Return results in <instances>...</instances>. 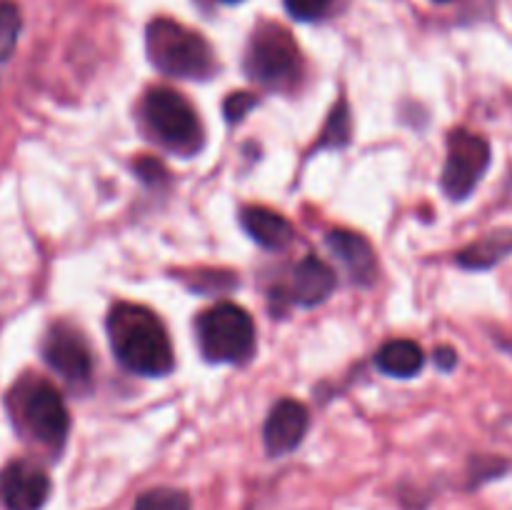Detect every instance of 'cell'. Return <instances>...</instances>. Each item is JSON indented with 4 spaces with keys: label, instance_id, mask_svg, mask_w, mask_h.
<instances>
[{
    "label": "cell",
    "instance_id": "cell-7",
    "mask_svg": "<svg viewBox=\"0 0 512 510\" xmlns=\"http://www.w3.org/2000/svg\"><path fill=\"white\" fill-rule=\"evenodd\" d=\"M493 150L478 133L458 128L448 135V158L443 168V190L450 200H465L473 195L483 175L488 173Z\"/></svg>",
    "mask_w": 512,
    "mask_h": 510
},
{
    "label": "cell",
    "instance_id": "cell-5",
    "mask_svg": "<svg viewBox=\"0 0 512 510\" xmlns=\"http://www.w3.org/2000/svg\"><path fill=\"white\" fill-rule=\"evenodd\" d=\"M195 335L208 363H245L255 353L253 318L235 303H220L200 313Z\"/></svg>",
    "mask_w": 512,
    "mask_h": 510
},
{
    "label": "cell",
    "instance_id": "cell-11",
    "mask_svg": "<svg viewBox=\"0 0 512 510\" xmlns=\"http://www.w3.org/2000/svg\"><path fill=\"white\" fill-rule=\"evenodd\" d=\"M335 273L328 263H323L315 255H308L300 263H295L293 275H290V288L288 298L295 305H303V308H315L323 300L330 298V293L335 290Z\"/></svg>",
    "mask_w": 512,
    "mask_h": 510
},
{
    "label": "cell",
    "instance_id": "cell-12",
    "mask_svg": "<svg viewBox=\"0 0 512 510\" xmlns=\"http://www.w3.org/2000/svg\"><path fill=\"white\" fill-rule=\"evenodd\" d=\"M325 243H328L330 253L345 265L353 283L373 285L378 263H375L373 248L363 235L353 233V230H330Z\"/></svg>",
    "mask_w": 512,
    "mask_h": 510
},
{
    "label": "cell",
    "instance_id": "cell-8",
    "mask_svg": "<svg viewBox=\"0 0 512 510\" xmlns=\"http://www.w3.org/2000/svg\"><path fill=\"white\" fill-rule=\"evenodd\" d=\"M40 353L50 370L68 383H85L93 375V353L80 330L68 323L50 325L40 343Z\"/></svg>",
    "mask_w": 512,
    "mask_h": 510
},
{
    "label": "cell",
    "instance_id": "cell-17",
    "mask_svg": "<svg viewBox=\"0 0 512 510\" xmlns=\"http://www.w3.org/2000/svg\"><path fill=\"white\" fill-rule=\"evenodd\" d=\"M350 143V115L345 100H340L333 110H330V118L325 123L323 138L318 140L315 150L323 148H345Z\"/></svg>",
    "mask_w": 512,
    "mask_h": 510
},
{
    "label": "cell",
    "instance_id": "cell-4",
    "mask_svg": "<svg viewBox=\"0 0 512 510\" xmlns=\"http://www.w3.org/2000/svg\"><path fill=\"white\" fill-rule=\"evenodd\" d=\"M140 115L150 138L178 155H195L203 148V123L193 105L170 88H153L145 93Z\"/></svg>",
    "mask_w": 512,
    "mask_h": 510
},
{
    "label": "cell",
    "instance_id": "cell-2",
    "mask_svg": "<svg viewBox=\"0 0 512 510\" xmlns=\"http://www.w3.org/2000/svg\"><path fill=\"white\" fill-rule=\"evenodd\" d=\"M148 58L160 73L183 80H208L215 73V55L208 40L168 18H155L145 30Z\"/></svg>",
    "mask_w": 512,
    "mask_h": 510
},
{
    "label": "cell",
    "instance_id": "cell-24",
    "mask_svg": "<svg viewBox=\"0 0 512 510\" xmlns=\"http://www.w3.org/2000/svg\"><path fill=\"white\" fill-rule=\"evenodd\" d=\"M435 363H438L440 370H453L458 365V353L453 348H448V345H440L435 350Z\"/></svg>",
    "mask_w": 512,
    "mask_h": 510
},
{
    "label": "cell",
    "instance_id": "cell-10",
    "mask_svg": "<svg viewBox=\"0 0 512 510\" xmlns=\"http://www.w3.org/2000/svg\"><path fill=\"white\" fill-rule=\"evenodd\" d=\"M310 413L300 400L283 398L273 405L268 420L263 428V443L268 455L273 458H283V455L293 453L300 443H303L305 433H308Z\"/></svg>",
    "mask_w": 512,
    "mask_h": 510
},
{
    "label": "cell",
    "instance_id": "cell-20",
    "mask_svg": "<svg viewBox=\"0 0 512 510\" xmlns=\"http://www.w3.org/2000/svg\"><path fill=\"white\" fill-rule=\"evenodd\" d=\"M285 10L290 13V18L313 23L328 13V0H285Z\"/></svg>",
    "mask_w": 512,
    "mask_h": 510
},
{
    "label": "cell",
    "instance_id": "cell-14",
    "mask_svg": "<svg viewBox=\"0 0 512 510\" xmlns=\"http://www.w3.org/2000/svg\"><path fill=\"white\" fill-rule=\"evenodd\" d=\"M375 365L380 373L390 375V378H413L423 370L425 353L415 340L395 338L375 353Z\"/></svg>",
    "mask_w": 512,
    "mask_h": 510
},
{
    "label": "cell",
    "instance_id": "cell-3",
    "mask_svg": "<svg viewBox=\"0 0 512 510\" xmlns=\"http://www.w3.org/2000/svg\"><path fill=\"white\" fill-rule=\"evenodd\" d=\"M10 410L20 433L58 453L70 433V415L63 395L43 378H23L10 390Z\"/></svg>",
    "mask_w": 512,
    "mask_h": 510
},
{
    "label": "cell",
    "instance_id": "cell-13",
    "mask_svg": "<svg viewBox=\"0 0 512 510\" xmlns=\"http://www.w3.org/2000/svg\"><path fill=\"white\" fill-rule=\"evenodd\" d=\"M240 225L265 250H283L295 235L288 218L263 205H248L240 210Z\"/></svg>",
    "mask_w": 512,
    "mask_h": 510
},
{
    "label": "cell",
    "instance_id": "cell-19",
    "mask_svg": "<svg viewBox=\"0 0 512 510\" xmlns=\"http://www.w3.org/2000/svg\"><path fill=\"white\" fill-rule=\"evenodd\" d=\"M233 285H238V278H233V273H218V270H198L190 280V288L198 290V293H220V290H230Z\"/></svg>",
    "mask_w": 512,
    "mask_h": 510
},
{
    "label": "cell",
    "instance_id": "cell-9",
    "mask_svg": "<svg viewBox=\"0 0 512 510\" xmlns=\"http://www.w3.org/2000/svg\"><path fill=\"white\" fill-rule=\"evenodd\" d=\"M50 498V478L33 460H13L0 473V500L8 510H40Z\"/></svg>",
    "mask_w": 512,
    "mask_h": 510
},
{
    "label": "cell",
    "instance_id": "cell-18",
    "mask_svg": "<svg viewBox=\"0 0 512 510\" xmlns=\"http://www.w3.org/2000/svg\"><path fill=\"white\" fill-rule=\"evenodd\" d=\"M20 10L13 3H0V68L10 60L20 35Z\"/></svg>",
    "mask_w": 512,
    "mask_h": 510
},
{
    "label": "cell",
    "instance_id": "cell-15",
    "mask_svg": "<svg viewBox=\"0 0 512 510\" xmlns=\"http://www.w3.org/2000/svg\"><path fill=\"white\" fill-rule=\"evenodd\" d=\"M512 253V228H498L470 243L458 253V265L468 270H488Z\"/></svg>",
    "mask_w": 512,
    "mask_h": 510
},
{
    "label": "cell",
    "instance_id": "cell-25",
    "mask_svg": "<svg viewBox=\"0 0 512 510\" xmlns=\"http://www.w3.org/2000/svg\"><path fill=\"white\" fill-rule=\"evenodd\" d=\"M223 3H240V0H223Z\"/></svg>",
    "mask_w": 512,
    "mask_h": 510
},
{
    "label": "cell",
    "instance_id": "cell-16",
    "mask_svg": "<svg viewBox=\"0 0 512 510\" xmlns=\"http://www.w3.org/2000/svg\"><path fill=\"white\" fill-rule=\"evenodd\" d=\"M133 510H193V503L180 488H153L138 495Z\"/></svg>",
    "mask_w": 512,
    "mask_h": 510
},
{
    "label": "cell",
    "instance_id": "cell-22",
    "mask_svg": "<svg viewBox=\"0 0 512 510\" xmlns=\"http://www.w3.org/2000/svg\"><path fill=\"white\" fill-rule=\"evenodd\" d=\"M508 470V463L505 460H498V458H478L473 463V478H470V488H478L480 483H485V480H493V478H500V475Z\"/></svg>",
    "mask_w": 512,
    "mask_h": 510
},
{
    "label": "cell",
    "instance_id": "cell-26",
    "mask_svg": "<svg viewBox=\"0 0 512 510\" xmlns=\"http://www.w3.org/2000/svg\"><path fill=\"white\" fill-rule=\"evenodd\" d=\"M438 3H448V0H438Z\"/></svg>",
    "mask_w": 512,
    "mask_h": 510
},
{
    "label": "cell",
    "instance_id": "cell-23",
    "mask_svg": "<svg viewBox=\"0 0 512 510\" xmlns=\"http://www.w3.org/2000/svg\"><path fill=\"white\" fill-rule=\"evenodd\" d=\"M135 173L140 175V180L148 185H160L168 180V170L163 168V163L155 158H140L135 160Z\"/></svg>",
    "mask_w": 512,
    "mask_h": 510
},
{
    "label": "cell",
    "instance_id": "cell-21",
    "mask_svg": "<svg viewBox=\"0 0 512 510\" xmlns=\"http://www.w3.org/2000/svg\"><path fill=\"white\" fill-rule=\"evenodd\" d=\"M255 105H258V98L253 93H230L223 103L225 118H228V123H240Z\"/></svg>",
    "mask_w": 512,
    "mask_h": 510
},
{
    "label": "cell",
    "instance_id": "cell-6",
    "mask_svg": "<svg viewBox=\"0 0 512 510\" xmlns=\"http://www.w3.org/2000/svg\"><path fill=\"white\" fill-rule=\"evenodd\" d=\"M245 73L270 90H293L303 75V58L293 35L280 25H260L245 50Z\"/></svg>",
    "mask_w": 512,
    "mask_h": 510
},
{
    "label": "cell",
    "instance_id": "cell-1",
    "mask_svg": "<svg viewBox=\"0 0 512 510\" xmlns=\"http://www.w3.org/2000/svg\"><path fill=\"white\" fill-rule=\"evenodd\" d=\"M110 348L125 370L143 378H165L173 370V345L163 320L135 303H115L108 313Z\"/></svg>",
    "mask_w": 512,
    "mask_h": 510
}]
</instances>
